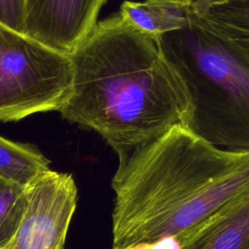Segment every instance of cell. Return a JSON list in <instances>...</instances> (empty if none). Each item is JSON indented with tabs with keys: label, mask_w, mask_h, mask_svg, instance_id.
Here are the masks:
<instances>
[{
	"label": "cell",
	"mask_w": 249,
	"mask_h": 249,
	"mask_svg": "<svg viewBox=\"0 0 249 249\" xmlns=\"http://www.w3.org/2000/svg\"><path fill=\"white\" fill-rule=\"evenodd\" d=\"M69 54L72 85L59 112L99 133L119 160L183 124L187 95L158 38L119 13L97 21Z\"/></svg>",
	"instance_id": "6da1fadb"
},
{
	"label": "cell",
	"mask_w": 249,
	"mask_h": 249,
	"mask_svg": "<svg viewBox=\"0 0 249 249\" xmlns=\"http://www.w3.org/2000/svg\"><path fill=\"white\" fill-rule=\"evenodd\" d=\"M107 0H25L24 34L71 53L97 23Z\"/></svg>",
	"instance_id": "8992f818"
},
{
	"label": "cell",
	"mask_w": 249,
	"mask_h": 249,
	"mask_svg": "<svg viewBox=\"0 0 249 249\" xmlns=\"http://www.w3.org/2000/svg\"><path fill=\"white\" fill-rule=\"evenodd\" d=\"M28 185L0 177V249L12 247L27 208Z\"/></svg>",
	"instance_id": "8fae6325"
},
{
	"label": "cell",
	"mask_w": 249,
	"mask_h": 249,
	"mask_svg": "<svg viewBox=\"0 0 249 249\" xmlns=\"http://www.w3.org/2000/svg\"><path fill=\"white\" fill-rule=\"evenodd\" d=\"M192 0L124 1L119 14L139 31L159 38L182 27L189 17Z\"/></svg>",
	"instance_id": "ba28073f"
},
{
	"label": "cell",
	"mask_w": 249,
	"mask_h": 249,
	"mask_svg": "<svg viewBox=\"0 0 249 249\" xmlns=\"http://www.w3.org/2000/svg\"><path fill=\"white\" fill-rule=\"evenodd\" d=\"M246 249H249V246H248V247H247V248H246Z\"/></svg>",
	"instance_id": "4fadbf2b"
},
{
	"label": "cell",
	"mask_w": 249,
	"mask_h": 249,
	"mask_svg": "<svg viewBox=\"0 0 249 249\" xmlns=\"http://www.w3.org/2000/svg\"><path fill=\"white\" fill-rule=\"evenodd\" d=\"M71 174L50 168L28 185V203L11 249H63L77 205Z\"/></svg>",
	"instance_id": "5b68a950"
},
{
	"label": "cell",
	"mask_w": 249,
	"mask_h": 249,
	"mask_svg": "<svg viewBox=\"0 0 249 249\" xmlns=\"http://www.w3.org/2000/svg\"><path fill=\"white\" fill-rule=\"evenodd\" d=\"M188 99L182 125L212 145L249 151V49L192 9L186 23L158 38Z\"/></svg>",
	"instance_id": "3957f363"
},
{
	"label": "cell",
	"mask_w": 249,
	"mask_h": 249,
	"mask_svg": "<svg viewBox=\"0 0 249 249\" xmlns=\"http://www.w3.org/2000/svg\"><path fill=\"white\" fill-rule=\"evenodd\" d=\"M174 239L177 249H246L249 246V190Z\"/></svg>",
	"instance_id": "52a82bcc"
},
{
	"label": "cell",
	"mask_w": 249,
	"mask_h": 249,
	"mask_svg": "<svg viewBox=\"0 0 249 249\" xmlns=\"http://www.w3.org/2000/svg\"><path fill=\"white\" fill-rule=\"evenodd\" d=\"M49 169V160L34 147L0 136V177L28 185Z\"/></svg>",
	"instance_id": "30bf717a"
},
{
	"label": "cell",
	"mask_w": 249,
	"mask_h": 249,
	"mask_svg": "<svg viewBox=\"0 0 249 249\" xmlns=\"http://www.w3.org/2000/svg\"><path fill=\"white\" fill-rule=\"evenodd\" d=\"M25 0H0V23L24 33Z\"/></svg>",
	"instance_id": "7c38bea8"
},
{
	"label": "cell",
	"mask_w": 249,
	"mask_h": 249,
	"mask_svg": "<svg viewBox=\"0 0 249 249\" xmlns=\"http://www.w3.org/2000/svg\"><path fill=\"white\" fill-rule=\"evenodd\" d=\"M191 5L216 30L249 49V0H192Z\"/></svg>",
	"instance_id": "9c48e42d"
},
{
	"label": "cell",
	"mask_w": 249,
	"mask_h": 249,
	"mask_svg": "<svg viewBox=\"0 0 249 249\" xmlns=\"http://www.w3.org/2000/svg\"><path fill=\"white\" fill-rule=\"evenodd\" d=\"M112 249L174 238L249 190V151L218 148L182 124L119 160Z\"/></svg>",
	"instance_id": "7a4b0ae2"
},
{
	"label": "cell",
	"mask_w": 249,
	"mask_h": 249,
	"mask_svg": "<svg viewBox=\"0 0 249 249\" xmlns=\"http://www.w3.org/2000/svg\"><path fill=\"white\" fill-rule=\"evenodd\" d=\"M69 53L0 23V121L59 111L72 85Z\"/></svg>",
	"instance_id": "277c9868"
}]
</instances>
